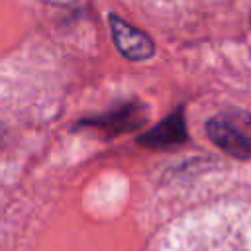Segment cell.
I'll return each mask as SVG.
<instances>
[{"label":"cell","mask_w":251,"mask_h":251,"mask_svg":"<svg viewBox=\"0 0 251 251\" xmlns=\"http://www.w3.org/2000/svg\"><path fill=\"white\" fill-rule=\"evenodd\" d=\"M249 22H251V20H249Z\"/></svg>","instance_id":"6"},{"label":"cell","mask_w":251,"mask_h":251,"mask_svg":"<svg viewBox=\"0 0 251 251\" xmlns=\"http://www.w3.org/2000/svg\"><path fill=\"white\" fill-rule=\"evenodd\" d=\"M210 141L235 159L251 157V114L241 108H224L206 122Z\"/></svg>","instance_id":"1"},{"label":"cell","mask_w":251,"mask_h":251,"mask_svg":"<svg viewBox=\"0 0 251 251\" xmlns=\"http://www.w3.org/2000/svg\"><path fill=\"white\" fill-rule=\"evenodd\" d=\"M145 120H147V108L139 102H127V104H120L112 108L110 112L102 116L82 120L78 126L96 127V129L106 131L108 135H120V133L137 129Z\"/></svg>","instance_id":"3"},{"label":"cell","mask_w":251,"mask_h":251,"mask_svg":"<svg viewBox=\"0 0 251 251\" xmlns=\"http://www.w3.org/2000/svg\"><path fill=\"white\" fill-rule=\"evenodd\" d=\"M41 2H45V4H49V6H71V4L76 2V0H41Z\"/></svg>","instance_id":"5"},{"label":"cell","mask_w":251,"mask_h":251,"mask_svg":"<svg viewBox=\"0 0 251 251\" xmlns=\"http://www.w3.org/2000/svg\"><path fill=\"white\" fill-rule=\"evenodd\" d=\"M108 22H110V31H112L114 45H116V49L126 59L145 61V59H151L153 57L155 43H153V39L145 31H141L139 27L127 24L126 20H122L116 14H110L108 16Z\"/></svg>","instance_id":"2"},{"label":"cell","mask_w":251,"mask_h":251,"mask_svg":"<svg viewBox=\"0 0 251 251\" xmlns=\"http://www.w3.org/2000/svg\"><path fill=\"white\" fill-rule=\"evenodd\" d=\"M186 124H184V116L182 110H175L173 114H169L163 122H159L155 127H151L147 133L139 135V145L147 147V149H175L178 145H182L186 141Z\"/></svg>","instance_id":"4"}]
</instances>
